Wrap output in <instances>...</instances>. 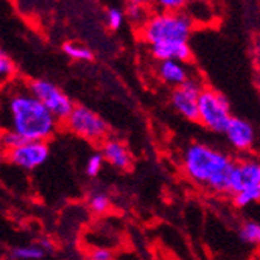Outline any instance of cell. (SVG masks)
Here are the masks:
<instances>
[{
    "instance_id": "ba28073f",
    "label": "cell",
    "mask_w": 260,
    "mask_h": 260,
    "mask_svg": "<svg viewBox=\"0 0 260 260\" xmlns=\"http://www.w3.org/2000/svg\"><path fill=\"white\" fill-rule=\"evenodd\" d=\"M201 86L198 81L188 78L182 86L173 89L172 92V106L173 109L182 115L184 119L190 122H198L200 117V97H201Z\"/></svg>"
},
{
    "instance_id": "ffe728a7",
    "label": "cell",
    "mask_w": 260,
    "mask_h": 260,
    "mask_svg": "<svg viewBox=\"0 0 260 260\" xmlns=\"http://www.w3.org/2000/svg\"><path fill=\"white\" fill-rule=\"evenodd\" d=\"M105 159L102 156V153H93L87 157L86 165H84V172L89 178H95L100 175L102 169H103Z\"/></svg>"
},
{
    "instance_id": "7402d4cb",
    "label": "cell",
    "mask_w": 260,
    "mask_h": 260,
    "mask_svg": "<svg viewBox=\"0 0 260 260\" xmlns=\"http://www.w3.org/2000/svg\"><path fill=\"white\" fill-rule=\"evenodd\" d=\"M123 19H125L123 11H120L119 8H111L106 13V25L111 30H119L123 25Z\"/></svg>"
},
{
    "instance_id": "603a6c76",
    "label": "cell",
    "mask_w": 260,
    "mask_h": 260,
    "mask_svg": "<svg viewBox=\"0 0 260 260\" xmlns=\"http://www.w3.org/2000/svg\"><path fill=\"white\" fill-rule=\"evenodd\" d=\"M22 142H25V140H23L20 136H17L11 129H5L2 133V145H4V150L5 151H10V150H13L16 147H19Z\"/></svg>"
},
{
    "instance_id": "9a60e30c",
    "label": "cell",
    "mask_w": 260,
    "mask_h": 260,
    "mask_svg": "<svg viewBox=\"0 0 260 260\" xmlns=\"http://www.w3.org/2000/svg\"><path fill=\"white\" fill-rule=\"evenodd\" d=\"M87 204L93 214L102 215V214H106V212L111 209V198L108 193H105L102 190H95L89 195Z\"/></svg>"
},
{
    "instance_id": "7c38bea8",
    "label": "cell",
    "mask_w": 260,
    "mask_h": 260,
    "mask_svg": "<svg viewBox=\"0 0 260 260\" xmlns=\"http://www.w3.org/2000/svg\"><path fill=\"white\" fill-rule=\"evenodd\" d=\"M159 78L169 86H173L175 89L182 86L188 80L187 69L179 61H160L157 67Z\"/></svg>"
},
{
    "instance_id": "cb8c5ba5",
    "label": "cell",
    "mask_w": 260,
    "mask_h": 260,
    "mask_svg": "<svg viewBox=\"0 0 260 260\" xmlns=\"http://www.w3.org/2000/svg\"><path fill=\"white\" fill-rule=\"evenodd\" d=\"M0 74H2V78L13 77L14 74V62L5 52L0 53Z\"/></svg>"
},
{
    "instance_id": "4fadbf2b",
    "label": "cell",
    "mask_w": 260,
    "mask_h": 260,
    "mask_svg": "<svg viewBox=\"0 0 260 260\" xmlns=\"http://www.w3.org/2000/svg\"><path fill=\"white\" fill-rule=\"evenodd\" d=\"M151 53L157 61H179L187 62L192 58V50L188 47V42L185 44H167V45H153Z\"/></svg>"
},
{
    "instance_id": "5b68a950",
    "label": "cell",
    "mask_w": 260,
    "mask_h": 260,
    "mask_svg": "<svg viewBox=\"0 0 260 260\" xmlns=\"http://www.w3.org/2000/svg\"><path fill=\"white\" fill-rule=\"evenodd\" d=\"M66 126L80 139H84L92 144H99L108 139L109 125L100 114L86 106H75L66 120Z\"/></svg>"
},
{
    "instance_id": "52a82bcc",
    "label": "cell",
    "mask_w": 260,
    "mask_h": 260,
    "mask_svg": "<svg viewBox=\"0 0 260 260\" xmlns=\"http://www.w3.org/2000/svg\"><path fill=\"white\" fill-rule=\"evenodd\" d=\"M7 153V160L22 170H35L41 167L42 164L50 156V148L47 142L25 140L22 144Z\"/></svg>"
},
{
    "instance_id": "6da1fadb",
    "label": "cell",
    "mask_w": 260,
    "mask_h": 260,
    "mask_svg": "<svg viewBox=\"0 0 260 260\" xmlns=\"http://www.w3.org/2000/svg\"><path fill=\"white\" fill-rule=\"evenodd\" d=\"M235 162L229 154L207 144L188 145L182 154V169L188 179L209 190L228 193Z\"/></svg>"
},
{
    "instance_id": "2e32d148",
    "label": "cell",
    "mask_w": 260,
    "mask_h": 260,
    "mask_svg": "<svg viewBox=\"0 0 260 260\" xmlns=\"http://www.w3.org/2000/svg\"><path fill=\"white\" fill-rule=\"evenodd\" d=\"M62 52L72 59L77 61H92L93 59V53L89 47L83 45V44H77V42H66L62 45Z\"/></svg>"
},
{
    "instance_id": "277c9868",
    "label": "cell",
    "mask_w": 260,
    "mask_h": 260,
    "mask_svg": "<svg viewBox=\"0 0 260 260\" xmlns=\"http://www.w3.org/2000/svg\"><path fill=\"white\" fill-rule=\"evenodd\" d=\"M231 105L224 95L214 89H203L200 97L198 122L212 133H223L232 120Z\"/></svg>"
},
{
    "instance_id": "3957f363",
    "label": "cell",
    "mask_w": 260,
    "mask_h": 260,
    "mask_svg": "<svg viewBox=\"0 0 260 260\" xmlns=\"http://www.w3.org/2000/svg\"><path fill=\"white\" fill-rule=\"evenodd\" d=\"M190 33L192 20L185 13H157L140 28V36L151 47L185 44L188 42Z\"/></svg>"
},
{
    "instance_id": "8fae6325",
    "label": "cell",
    "mask_w": 260,
    "mask_h": 260,
    "mask_svg": "<svg viewBox=\"0 0 260 260\" xmlns=\"http://www.w3.org/2000/svg\"><path fill=\"white\" fill-rule=\"evenodd\" d=\"M100 153H102L105 162H108L111 167H114L117 170H128L133 164L131 153L122 140L106 139L102 144Z\"/></svg>"
},
{
    "instance_id": "9c48e42d",
    "label": "cell",
    "mask_w": 260,
    "mask_h": 260,
    "mask_svg": "<svg viewBox=\"0 0 260 260\" xmlns=\"http://www.w3.org/2000/svg\"><path fill=\"white\" fill-rule=\"evenodd\" d=\"M255 185H260V162L255 159H242L235 162L231 175L229 193L235 195Z\"/></svg>"
},
{
    "instance_id": "e0dca14e",
    "label": "cell",
    "mask_w": 260,
    "mask_h": 260,
    "mask_svg": "<svg viewBox=\"0 0 260 260\" xmlns=\"http://www.w3.org/2000/svg\"><path fill=\"white\" fill-rule=\"evenodd\" d=\"M240 239L249 245L254 246H260V223L257 221H245L240 226L239 231Z\"/></svg>"
},
{
    "instance_id": "ac0fdd59",
    "label": "cell",
    "mask_w": 260,
    "mask_h": 260,
    "mask_svg": "<svg viewBox=\"0 0 260 260\" xmlns=\"http://www.w3.org/2000/svg\"><path fill=\"white\" fill-rule=\"evenodd\" d=\"M232 197H234V204L237 207H248L260 201V185L246 188V190H242Z\"/></svg>"
},
{
    "instance_id": "7a4b0ae2",
    "label": "cell",
    "mask_w": 260,
    "mask_h": 260,
    "mask_svg": "<svg viewBox=\"0 0 260 260\" xmlns=\"http://www.w3.org/2000/svg\"><path fill=\"white\" fill-rule=\"evenodd\" d=\"M58 122L30 92H16L8 100V129L23 140L47 142L55 136Z\"/></svg>"
},
{
    "instance_id": "d4e9b609",
    "label": "cell",
    "mask_w": 260,
    "mask_h": 260,
    "mask_svg": "<svg viewBox=\"0 0 260 260\" xmlns=\"http://www.w3.org/2000/svg\"><path fill=\"white\" fill-rule=\"evenodd\" d=\"M89 260H114V254L106 248H95L89 254Z\"/></svg>"
},
{
    "instance_id": "484cf974",
    "label": "cell",
    "mask_w": 260,
    "mask_h": 260,
    "mask_svg": "<svg viewBox=\"0 0 260 260\" xmlns=\"http://www.w3.org/2000/svg\"><path fill=\"white\" fill-rule=\"evenodd\" d=\"M128 4L145 7V5H150V4H153V0H128Z\"/></svg>"
},
{
    "instance_id": "5bb4252c",
    "label": "cell",
    "mask_w": 260,
    "mask_h": 260,
    "mask_svg": "<svg viewBox=\"0 0 260 260\" xmlns=\"http://www.w3.org/2000/svg\"><path fill=\"white\" fill-rule=\"evenodd\" d=\"M45 252L47 251L39 243H30L11 248L10 257L13 260H41L45 255Z\"/></svg>"
},
{
    "instance_id": "8992f818",
    "label": "cell",
    "mask_w": 260,
    "mask_h": 260,
    "mask_svg": "<svg viewBox=\"0 0 260 260\" xmlns=\"http://www.w3.org/2000/svg\"><path fill=\"white\" fill-rule=\"evenodd\" d=\"M28 92L49 109L58 120H67V117L75 109V105L69 95L52 81L47 80H31L28 84Z\"/></svg>"
},
{
    "instance_id": "4316f807",
    "label": "cell",
    "mask_w": 260,
    "mask_h": 260,
    "mask_svg": "<svg viewBox=\"0 0 260 260\" xmlns=\"http://www.w3.org/2000/svg\"><path fill=\"white\" fill-rule=\"evenodd\" d=\"M185 2V5H188V4H195V2H198V0H184Z\"/></svg>"
},
{
    "instance_id": "44dd1931",
    "label": "cell",
    "mask_w": 260,
    "mask_h": 260,
    "mask_svg": "<svg viewBox=\"0 0 260 260\" xmlns=\"http://www.w3.org/2000/svg\"><path fill=\"white\" fill-rule=\"evenodd\" d=\"M153 4L162 13H181L185 7L184 0H153Z\"/></svg>"
},
{
    "instance_id": "30bf717a",
    "label": "cell",
    "mask_w": 260,
    "mask_h": 260,
    "mask_svg": "<svg viewBox=\"0 0 260 260\" xmlns=\"http://www.w3.org/2000/svg\"><path fill=\"white\" fill-rule=\"evenodd\" d=\"M224 136L229 145L237 151H248L255 139V133L251 123L245 119H240V117H232L231 123L224 131Z\"/></svg>"
},
{
    "instance_id": "d6986e66",
    "label": "cell",
    "mask_w": 260,
    "mask_h": 260,
    "mask_svg": "<svg viewBox=\"0 0 260 260\" xmlns=\"http://www.w3.org/2000/svg\"><path fill=\"white\" fill-rule=\"evenodd\" d=\"M125 16L134 22V23H139L140 28L145 25L147 20L150 19L147 11H145V7H140V5H133V4H128L126 10H125Z\"/></svg>"
}]
</instances>
